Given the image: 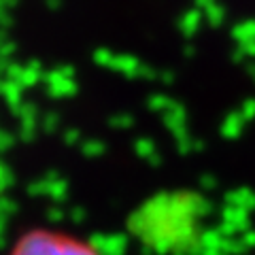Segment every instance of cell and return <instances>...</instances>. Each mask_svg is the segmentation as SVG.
I'll return each instance as SVG.
<instances>
[{"label":"cell","instance_id":"cell-1","mask_svg":"<svg viewBox=\"0 0 255 255\" xmlns=\"http://www.w3.org/2000/svg\"><path fill=\"white\" fill-rule=\"evenodd\" d=\"M9 255H100L90 245L75 236H66L60 232L36 230L21 236L13 245Z\"/></svg>","mask_w":255,"mask_h":255}]
</instances>
